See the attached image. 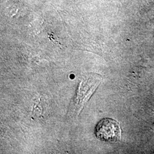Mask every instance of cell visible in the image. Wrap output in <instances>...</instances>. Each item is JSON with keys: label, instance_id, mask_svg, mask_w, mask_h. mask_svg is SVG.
Segmentation results:
<instances>
[{"label": "cell", "instance_id": "cell-1", "mask_svg": "<svg viewBox=\"0 0 154 154\" xmlns=\"http://www.w3.org/2000/svg\"><path fill=\"white\" fill-rule=\"evenodd\" d=\"M95 135L99 140L105 142H117L121 138V130L119 123L114 119L105 118L98 123Z\"/></svg>", "mask_w": 154, "mask_h": 154}]
</instances>
